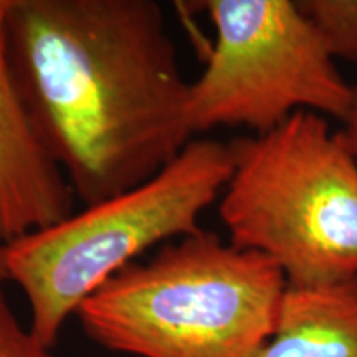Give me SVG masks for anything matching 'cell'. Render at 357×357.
<instances>
[{
	"mask_svg": "<svg viewBox=\"0 0 357 357\" xmlns=\"http://www.w3.org/2000/svg\"><path fill=\"white\" fill-rule=\"evenodd\" d=\"M6 50L35 132L84 205L149 181L195 137L159 2L13 0Z\"/></svg>",
	"mask_w": 357,
	"mask_h": 357,
	"instance_id": "6da1fadb",
	"label": "cell"
},
{
	"mask_svg": "<svg viewBox=\"0 0 357 357\" xmlns=\"http://www.w3.org/2000/svg\"><path fill=\"white\" fill-rule=\"evenodd\" d=\"M261 253L202 230L106 281L77 312L86 336L136 357H257L287 291Z\"/></svg>",
	"mask_w": 357,
	"mask_h": 357,
	"instance_id": "7a4b0ae2",
	"label": "cell"
},
{
	"mask_svg": "<svg viewBox=\"0 0 357 357\" xmlns=\"http://www.w3.org/2000/svg\"><path fill=\"white\" fill-rule=\"evenodd\" d=\"M235 167L231 142L194 137L149 181L0 245V268L25 294L30 331L53 347L79 306L147 250L199 234Z\"/></svg>",
	"mask_w": 357,
	"mask_h": 357,
	"instance_id": "3957f363",
	"label": "cell"
},
{
	"mask_svg": "<svg viewBox=\"0 0 357 357\" xmlns=\"http://www.w3.org/2000/svg\"><path fill=\"white\" fill-rule=\"evenodd\" d=\"M218 215L235 247L261 253L288 287L357 276V160L324 116L300 111L231 141Z\"/></svg>",
	"mask_w": 357,
	"mask_h": 357,
	"instance_id": "277c9868",
	"label": "cell"
},
{
	"mask_svg": "<svg viewBox=\"0 0 357 357\" xmlns=\"http://www.w3.org/2000/svg\"><path fill=\"white\" fill-rule=\"evenodd\" d=\"M204 8L215 42L190 83L195 137L240 126L265 134L300 111L346 121L354 86L300 2L207 0Z\"/></svg>",
	"mask_w": 357,
	"mask_h": 357,
	"instance_id": "5b68a950",
	"label": "cell"
},
{
	"mask_svg": "<svg viewBox=\"0 0 357 357\" xmlns=\"http://www.w3.org/2000/svg\"><path fill=\"white\" fill-rule=\"evenodd\" d=\"M7 25V24H6ZM63 171L35 132L12 78L0 29V245L50 227L75 212Z\"/></svg>",
	"mask_w": 357,
	"mask_h": 357,
	"instance_id": "8992f818",
	"label": "cell"
},
{
	"mask_svg": "<svg viewBox=\"0 0 357 357\" xmlns=\"http://www.w3.org/2000/svg\"><path fill=\"white\" fill-rule=\"evenodd\" d=\"M257 357H357V276L287 287L275 331Z\"/></svg>",
	"mask_w": 357,
	"mask_h": 357,
	"instance_id": "52a82bcc",
	"label": "cell"
},
{
	"mask_svg": "<svg viewBox=\"0 0 357 357\" xmlns=\"http://www.w3.org/2000/svg\"><path fill=\"white\" fill-rule=\"evenodd\" d=\"M336 60L357 63V0H301Z\"/></svg>",
	"mask_w": 357,
	"mask_h": 357,
	"instance_id": "ba28073f",
	"label": "cell"
},
{
	"mask_svg": "<svg viewBox=\"0 0 357 357\" xmlns=\"http://www.w3.org/2000/svg\"><path fill=\"white\" fill-rule=\"evenodd\" d=\"M0 283V357H55L52 347L45 346L33 336L30 328H24L8 305Z\"/></svg>",
	"mask_w": 357,
	"mask_h": 357,
	"instance_id": "9c48e42d",
	"label": "cell"
},
{
	"mask_svg": "<svg viewBox=\"0 0 357 357\" xmlns=\"http://www.w3.org/2000/svg\"><path fill=\"white\" fill-rule=\"evenodd\" d=\"M342 136H344L347 146L351 147L352 154H354V158L357 160V86H354V100H352L351 111L344 121Z\"/></svg>",
	"mask_w": 357,
	"mask_h": 357,
	"instance_id": "30bf717a",
	"label": "cell"
},
{
	"mask_svg": "<svg viewBox=\"0 0 357 357\" xmlns=\"http://www.w3.org/2000/svg\"><path fill=\"white\" fill-rule=\"evenodd\" d=\"M13 7V0H0V29L6 26Z\"/></svg>",
	"mask_w": 357,
	"mask_h": 357,
	"instance_id": "8fae6325",
	"label": "cell"
},
{
	"mask_svg": "<svg viewBox=\"0 0 357 357\" xmlns=\"http://www.w3.org/2000/svg\"><path fill=\"white\" fill-rule=\"evenodd\" d=\"M6 275H3V271H2V268H0V283H6Z\"/></svg>",
	"mask_w": 357,
	"mask_h": 357,
	"instance_id": "7c38bea8",
	"label": "cell"
}]
</instances>
